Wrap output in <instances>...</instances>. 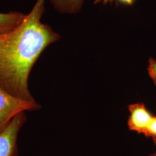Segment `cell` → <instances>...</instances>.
I'll use <instances>...</instances> for the list:
<instances>
[{"label":"cell","instance_id":"1","mask_svg":"<svg viewBox=\"0 0 156 156\" xmlns=\"http://www.w3.org/2000/svg\"><path fill=\"white\" fill-rule=\"evenodd\" d=\"M45 0H37L16 28L0 33V86L9 94L35 101L28 87L34 64L45 49L60 35L41 21Z\"/></svg>","mask_w":156,"mask_h":156},{"label":"cell","instance_id":"2","mask_svg":"<svg viewBox=\"0 0 156 156\" xmlns=\"http://www.w3.org/2000/svg\"><path fill=\"white\" fill-rule=\"evenodd\" d=\"M41 105L35 101H27L9 94L0 86V133L19 114L38 111Z\"/></svg>","mask_w":156,"mask_h":156},{"label":"cell","instance_id":"3","mask_svg":"<svg viewBox=\"0 0 156 156\" xmlns=\"http://www.w3.org/2000/svg\"><path fill=\"white\" fill-rule=\"evenodd\" d=\"M26 120V113L22 112L0 133V156H19L18 135Z\"/></svg>","mask_w":156,"mask_h":156},{"label":"cell","instance_id":"4","mask_svg":"<svg viewBox=\"0 0 156 156\" xmlns=\"http://www.w3.org/2000/svg\"><path fill=\"white\" fill-rule=\"evenodd\" d=\"M130 115L128 119L129 128L145 135L154 116L149 111L145 104L136 103L128 106Z\"/></svg>","mask_w":156,"mask_h":156},{"label":"cell","instance_id":"5","mask_svg":"<svg viewBox=\"0 0 156 156\" xmlns=\"http://www.w3.org/2000/svg\"><path fill=\"white\" fill-rule=\"evenodd\" d=\"M26 15L17 11L0 13V33L16 28L22 22Z\"/></svg>","mask_w":156,"mask_h":156},{"label":"cell","instance_id":"6","mask_svg":"<svg viewBox=\"0 0 156 156\" xmlns=\"http://www.w3.org/2000/svg\"><path fill=\"white\" fill-rule=\"evenodd\" d=\"M57 11L62 14H75L81 9L84 0H50Z\"/></svg>","mask_w":156,"mask_h":156},{"label":"cell","instance_id":"7","mask_svg":"<svg viewBox=\"0 0 156 156\" xmlns=\"http://www.w3.org/2000/svg\"><path fill=\"white\" fill-rule=\"evenodd\" d=\"M145 136L151 138L156 145V116H154Z\"/></svg>","mask_w":156,"mask_h":156},{"label":"cell","instance_id":"8","mask_svg":"<svg viewBox=\"0 0 156 156\" xmlns=\"http://www.w3.org/2000/svg\"><path fill=\"white\" fill-rule=\"evenodd\" d=\"M147 71L150 77L156 85V60L151 57L149 60Z\"/></svg>","mask_w":156,"mask_h":156},{"label":"cell","instance_id":"9","mask_svg":"<svg viewBox=\"0 0 156 156\" xmlns=\"http://www.w3.org/2000/svg\"><path fill=\"white\" fill-rule=\"evenodd\" d=\"M117 1L124 5H132L135 0H117Z\"/></svg>","mask_w":156,"mask_h":156},{"label":"cell","instance_id":"10","mask_svg":"<svg viewBox=\"0 0 156 156\" xmlns=\"http://www.w3.org/2000/svg\"><path fill=\"white\" fill-rule=\"evenodd\" d=\"M113 1H114V0H95L94 3V4H97V3L100 2L101 1H103L104 4H106L107 2H112Z\"/></svg>","mask_w":156,"mask_h":156},{"label":"cell","instance_id":"11","mask_svg":"<svg viewBox=\"0 0 156 156\" xmlns=\"http://www.w3.org/2000/svg\"><path fill=\"white\" fill-rule=\"evenodd\" d=\"M149 156H156V153H153V154H151Z\"/></svg>","mask_w":156,"mask_h":156}]
</instances>
